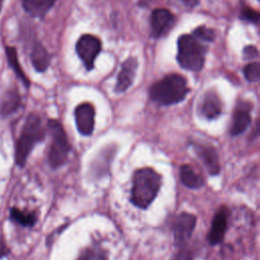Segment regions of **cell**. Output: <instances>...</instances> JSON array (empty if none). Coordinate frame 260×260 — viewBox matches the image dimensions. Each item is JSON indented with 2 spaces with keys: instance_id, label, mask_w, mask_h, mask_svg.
Segmentation results:
<instances>
[{
  "instance_id": "obj_1",
  "label": "cell",
  "mask_w": 260,
  "mask_h": 260,
  "mask_svg": "<svg viewBox=\"0 0 260 260\" xmlns=\"http://www.w3.org/2000/svg\"><path fill=\"white\" fill-rule=\"evenodd\" d=\"M160 176L150 168L137 170L133 175L131 200L139 208L148 207L160 188Z\"/></svg>"
},
{
  "instance_id": "obj_2",
  "label": "cell",
  "mask_w": 260,
  "mask_h": 260,
  "mask_svg": "<svg viewBox=\"0 0 260 260\" xmlns=\"http://www.w3.org/2000/svg\"><path fill=\"white\" fill-rule=\"evenodd\" d=\"M189 91L187 80L180 74H169L153 83L149 89L150 98L164 106L180 103Z\"/></svg>"
},
{
  "instance_id": "obj_3",
  "label": "cell",
  "mask_w": 260,
  "mask_h": 260,
  "mask_svg": "<svg viewBox=\"0 0 260 260\" xmlns=\"http://www.w3.org/2000/svg\"><path fill=\"white\" fill-rule=\"evenodd\" d=\"M45 137V128L39 116L29 115L21 129L19 139L16 144L15 160L19 167H23L26 159L36 145Z\"/></svg>"
},
{
  "instance_id": "obj_4",
  "label": "cell",
  "mask_w": 260,
  "mask_h": 260,
  "mask_svg": "<svg viewBox=\"0 0 260 260\" xmlns=\"http://www.w3.org/2000/svg\"><path fill=\"white\" fill-rule=\"evenodd\" d=\"M193 35H183L178 40L177 59L181 67L198 71L203 67L205 60V48Z\"/></svg>"
},
{
  "instance_id": "obj_5",
  "label": "cell",
  "mask_w": 260,
  "mask_h": 260,
  "mask_svg": "<svg viewBox=\"0 0 260 260\" xmlns=\"http://www.w3.org/2000/svg\"><path fill=\"white\" fill-rule=\"evenodd\" d=\"M48 129L51 134V145L49 149V164L56 169L62 166L68 156L70 145L62 125L56 120L48 121Z\"/></svg>"
},
{
  "instance_id": "obj_6",
  "label": "cell",
  "mask_w": 260,
  "mask_h": 260,
  "mask_svg": "<svg viewBox=\"0 0 260 260\" xmlns=\"http://www.w3.org/2000/svg\"><path fill=\"white\" fill-rule=\"evenodd\" d=\"M195 225L196 216L192 213L182 212L176 217L173 223V232L175 245L178 248H182L187 245L193 234Z\"/></svg>"
},
{
  "instance_id": "obj_7",
  "label": "cell",
  "mask_w": 260,
  "mask_h": 260,
  "mask_svg": "<svg viewBox=\"0 0 260 260\" xmlns=\"http://www.w3.org/2000/svg\"><path fill=\"white\" fill-rule=\"evenodd\" d=\"M101 49V41L91 35H84L77 41L76 52L87 70L93 68L94 60Z\"/></svg>"
},
{
  "instance_id": "obj_8",
  "label": "cell",
  "mask_w": 260,
  "mask_h": 260,
  "mask_svg": "<svg viewBox=\"0 0 260 260\" xmlns=\"http://www.w3.org/2000/svg\"><path fill=\"white\" fill-rule=\"evenodd\" d=\"M75 121L82 135H90L94 127V109L89 103L80 104L75 109Z\"/></svg>"
},
{
  "instance_id": "obj_9",
  "label": "cell",
  "mask_w": 260,
  "mask_h": 260,
  "mask_svg": "<svg viewBox=\"0 0 260 260\" xmlns=\"http://www.w3.org/2000/svg\"><path fill=\"white\" fill-rule=\"evenodd\" d=\"M175 17L171 11L164 8L153 10L150 18L151 35L154 38H159L167 34L173 25Z\"/></svg>"
},
{
  "instance_id": "obj_10",
  "label": "cell",
  "mask_w": 260,
  "mask_h": 260,
  "mask_svg": "<svg viewBox=\"0 0 260 260\" xmlns=\"http://www.w3.org/2000/svg\"><path fill=\"white\" fill-rule=\"evenodd\" d=\"M228 218L229 210L225 207L219 208L213 216L211 221V228L208 233V242L211 245L219 244L224 237L226 228H228Z\"/></svg>"
},
{
  "instance_id": "obj_11",
  "label": "cell",
  "mask_w": 260,
  "mask_h": 260,
  "mask_svg": "<svg viewBox=\"0 0 260 260\" xmlns=\"http://www.w3.org/2000/svg\"><path fill=\"white\" fill-rule=\"evenodd\" d=\"M137 68V61L135 58L130 57L128 58L122 65V68L120 70V73L117 78V84H116V91L122 92L125 91L133 82L135 71Z\"/></svg>"
},
{
  "instance_id": "obj_12",
  "label": "cell",
  "mask_w": 260,
  "mask_h": 260,
  "mask_svg": "<svg viewBox=\"0 0 260 260\" xmlns=\"http://www.w3.org/2000/svg\"><path fill=\"white\" fill-rule=\"evenodd\" d=\"M250 123H251L250 107L246 104L239 106L233 115V120H232V125L230 130L231 135L233 136L240 135L241 133L247 130Z\"/></svg>"
},
{
  "instance_id": "obj_13",
  "label": "cell",
  "mask_w": 260,
  "mask_h": 260,
  "mask_svg": "<svg viewBox=\"0 0 260 260\" xmlns=\"http://www.w3.org/2000/svg\"><path fill=\"white\" fill-rule=\"evenodd\" d=\"M195 149L199 157L202 159L208 173L213 176L217 175L220 171V166L215 148L206 145H196Z\"/></svg>"
},
{
  "instance_id": "obj_14",
  "label": "cell",
  "mask_w": 260,
  "mask_h": 260,
  "mask_svg": "<svg viewBox=\"0 0 260 260\" xmlns=\"http://www.w3.org/2000/svg\"><path fill=\"white\" fill-rule=\"evenodd\" d=\"M201 112L207 119H214L221 113V103L218 95L214 91H208L204 94Z\"/></svg>"
},
{
  "instance_id": "obj_15",
  "label": "cell",
  "mask_w": 260,
  "mask_h": 260,
  "mask_svg": "<svg viewBox=\"0 0 260 260\" xmlns=\"http://www.w3.org/2000/svg\"><path fill=\"white\" fill-rule=\"evenodd\" d=\"M30 60L34 67L38 71L43 72L48 68L51 58L43 45H41L40 43H35L30 52Z\"/></svg>"
},
{
  "instance_id": "obj_16",
  "label": "cell",
  "mask_w": 260,
  "mask_h": 260,
  "mask_svg": "<svg viewBox=\"0 0 260 260\" xmlns=\"http://www.w3.org/2000/svg\"><path fill=\"white\" fill-rule=\"evenodd\" d=\"M54 3L55 0H22L24 10L34 17L45 15Z\"/></svg>"
},
{
  "instance_id": "obj_17",
  "label": "cell",
  "mask_w": 260,
  "mask_h": 260,
  "mask_svg": "<svg viewBox=\"0 0 260 260\" xmlns=\"http://www.w3.org/2000/svg\"><path fill=\"white\" fill-rule=\"evenodd\" d=\"M180 179L182 183L190 189H198L203 186V179L188 165H183L180 169Z\"/></svg>"
},
{
  "instance_id": "obj_18",
  "label": "cell",
  "mask_w": 260,
  "mask_h": 260,
  "mask_svg": "<svg viewBox=\"0 0 260 260\" xmlns=\"http://www.w3.org/2000/svg\"><path fill=\"white\" fill-rule=\"evenodd\" d=\"M20 105V98L15 90L7 91L0 103V113L2 115H10Z\"/></svg>"
},
{
  "instance_id": "obj_19",
  "label": "cell",
  "mask_w": 260,
  "mask_h": 260,
  "mask_svg": "<svg viewBox=\"0 0 260 260\" xmlns=\"http://www.w3.org/2000/svg\"><path fill=\"white\" fill-rule=\"evenodd\" d=\"M10 218L23 226H31L35 224L37 220V217L34 212L20 210L18 208H11Z\"/></svg>"
},
{
  "instance_id": "obj_20",
  "label": "cell",
  "mask_w": 260,
  "mask_h": 260,
  "mask_svg": "<svg viewBox=\"0 0 260 260\" xmlns=\"http://www.w3.org/2000/svg\"><path fill=\"white\" fill-rule=\"evenodd\" d=\"M6 55H7V60H8V63L10 65V67L12 68V70L15 72V74L17 75V77L25 84V86H28L29 85V81L28 79L26 78L24 72L22 71L19 63H18V60H17V55H16V51L14 48L12 47H7L6 48Z\"/></svg>"
},
{
  "instance_id": "obj_21",
  "label": "cell",
  "mask_w": 260,
  "mask_h": 260,
  "mask_svg": "<svg viewBox=\"0 0 260 260\" xmlns=\"http://www.w3.org/2000/svg\"><path fill=\"white\" fill-rule=\"evenodd\" d=\"M244 75L248 81L256 82L260 80V64L250 63L244 68Z\"/></svg>"
},
{
  "instance_id": "obj_22",
  "label": "cell",
  "mask_w": 260,
  "mask_h": 260,
  "mask_svg": "<svg viewBox=\"0 0 260 260\" xmlns=\"http://www.w3.org/2000/svg\"><path fill=\"white\" fill-rule=\"evenodd\" d=\"M77 260H108L106 254L100 249H87Z\"/></svg>"
},
{
  "instance_id": "obj_23",
  "label": "cell",
  "mask_w": 260,
  "mask_h": 260,
  "mask_svg": "<svg viewBox=\"0 0 260 260\" xmlns=\"http://www.w3.org/2000/svg\"><path fill=\"white\" fill-rule=\"evenodd\" d=\"M193 36L196 37L198 40L200 41H204V42H210L214 39V31L210 28H207L204 25L198 26L194 32Z\"/></svg>"
},
{
  "instance_id": "obj_24",
  "label": "cell",
  "mask_w": 260,
  "mask_h": 260,
  "mask_svg": "<svg viewBox=\"0 0 260 260\" xmlns=\"http://www.w3.org/2000/svg\"><path fill=\"white\" fill-rule=\"evenodd\" d=\"M241 18L248 20L253 23H259L260 22V12L251 9L249 7H245L242 9L241 12Z\"/></svg>"
},
{
  "instance_id": "obj_25",
  "label": "cell",
  "mask_w": 260,
  "mask_h": 260,
  "mask_svg": "<svg viewBox=\"0 0 260 260\" xmlns=\"http://www.w3.org/2000/svg\"><path fill=\"white\" fill-rule=\"evenodd\" d=\"M7 253H8V248H7L6 244H5V241H4V238L2 236V233L0 232V257L5 256Z\"/></svg>"
},
{
  "instance_id": "obj_26",
  "label": "cell",
  "mask_w": 260,
  "mask_h": 260,
  "mask_svg": "<svg viewBox=\"0 0 260 260\" xmlns=\"http://www.w3.org/2000/svg\"><path fill=\"white\" fill-rule=\"evenodd\" d=\"M244 52H245V55H246L248 58H250V57H254V56L257 54L256 48H255V47H251V46L246 47Z\"/></svg>"
},
{
  "instance_id": "obj_27",
  "label": "cell",
  "mask_w": 260,
  "mask_h": 260,
  "mask_svg": "<svg viewBox=\"0 0 260 260\" xmlns=\"http://www.w3.org/2000/svg\"><path fill=\"white\" fill-rule=\"evenodd\" d=\"M178 1L180 3H182L185 7H188V8H192L195 5H197V3H198V0H178Z\"/></svg>"
},
{
  "instance_id": "obj_28",
  "label": "cell",
  "mask_w": 260,
  "mask_h": 260,
  "mask_svg": "<svg viewBox=\"0 0 260 260\" xmlns=\"http://www.w3.org/2000/svg\"><path fill=\"white\" fill-rule=\"evenodd\" d=\"M259 135H260V120L257 121V123H256V125L254 127V130L251 133V137L255 138V137H257Z\"/></svg>"
},
{
  "instance_id": "obj_29",
  "label": "cell",
  "mask_w": 260,
  "mask_h": 260,
  "mask_svg": "<svg viewBox=\"0 0 260 260\" xmlns=\"http://www.w3.org/2000/svg\"><path fill=\"white\" fill-rule=\"evenodd\" d=\"M2 3H3V0H0V10H1V7H2Z\"/></svg>"
}]
</instances>
